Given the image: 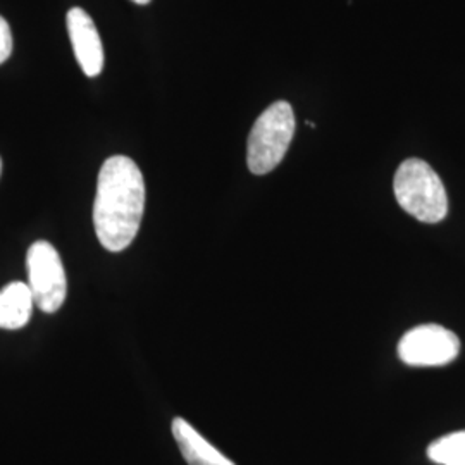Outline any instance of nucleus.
<instances>
[{
	"label": "nucleus",
	"mask_w": 465,
	"mask_h": 465,
	"mask_svg": "<svg viewBox=\"0 0 465 465\" xmlns=\"http://www.w3.org/2000/svg\"><path fill=\"white\" fill-rule=\"evenodd\" d=\"M460 353L455 332L438 324H424L405 332L399 343L401 362L412 367L447 366Z\"/></svg>",
	"instance_id": "5"
},
{
	"label": "nucleus",
	"mask_w": 465,
	"mask_h": 465,
	"mask_svg": "<svg viewBox=\"0 0 465 465\" xmlns=\"http://www.w3.org/2000/svg\"><path fill=\"white\" fill-rule=\"evenodd\" d=\"M35 300L26 282H11L0 292V328L21 330L28 324Z\"/></svg>",
	"instance_id": "8"
},
{
	"label": "nucleus",
	"mask_w": 465,
	"mask_h": 465,
	"mask_svg": "<svg viewBox=\"0 0 465 465\" xmlns=\"http://www.w3.org/2000/svg\"><path fill=\"white\" fill-rule=\"evenodd\" d=\"M66 23L78 64L86 76H99L104 67V47L94 19L82 7H73L67 13Z\"/></svg>",
	"instance_id": "6"
},
{
	"label": "nucleus",
	"mask_w": 465,
	"mask_h": 465,
	"mask_svg": "<svg viewBox=\"0 0 465 465\" xmlns=\"http://www.w3.org/2000/svg\"><path fill=\"white\" fill-rule=\"evenodd\" d=\"M173 436L188 465H234L182 417L173 420Z\"/></svg>",
	"instance_id": "7"
},
{
	"label": "nucleus",
	"mask_w": 465,
	"mask_h": 465,
	"mask_svg": "<svg viewBox=\"0 0 465 465\" xmlns=\"http://www.w3.org/2000/svg\"><path fill=\"white\" fill-rule=\"evenodd\" d=\"M428 457L434 464L465 465V431L451 432L432 441Z\"/></svg>",
	"instance_id": "9"
},
{
	"label": "nucleus",
	"mask_w": 465,
	"mask_h": 465,
	"mask_svg": "<svg viewBox=\"0 0 465 465\" xmlns=\"http://www.w3.org/2000/svg\"><path fill=\"white\" fill-rule=\"evenodd\" d=\"M295 134V114L288 102L269 105L257 117L249 134L247 164L250 173L262 176L282 164Z\"/></svg>",
	"instance_id": "3"
},
{
	"label": "nucleus",
	"mask_w": 465,
	"mask_h": 465,
	"mask_svg": "<svg viewBox=\"0 0 465 465\" xmlns=\"http://www.w3.org/2000/svg\"><path fill=\"white\" fill-rule=\"evenodd\" d=\"M0 174H2V159H0Z\"/></svg>",
	"instance_id": "12"
},
{
	"label": "nucleus",
	"mask_w": 465,
	"mask_h": 465,
	"mask_svg": "<svg viewBox=\"0 0 465 465\" xmlns=\"http://www.w3.org/2000/svg\"><path fill=\"white\" fill-rule=\"evenodd\" d=\"M145 209V182L130 157L114 155L100 169L94 202V226L109 252L128 249L140 230Z\"/></svg>",
	"instance_id": "1"
},
{
	"label": "nucleus",
	"mask_w": 465,
	"mask_h": 465,
	"mask_svg": "<svg viewBox=\"0 0 465 465\" xmlns=\"http://www.w3.org/2000/svg\"><path fill=\"white\" fill-rule=\"evenodd\" d=\"M13 52V34L7 21L0 16V64H4Z\"/></svg>",
	"instance_id": "10"
},
{
	"label": "nucleus",
	"mask_w": 465,
	"mask_h": 465,
	"mask_svg": "<svg viewBox=\"0 0 465 465\" xmlns=\"http://www.w3.org/2000/svg\"><path fill=\"white\" fill-rule=\"evenodd\" d=\"M400 207L420 223L436 224L449 214V197L441 178L428 163L407 159L393 180Z\"/></svg>",
	"instance_id": "2"
},
{
	"label": "nucleus",
	"mask_w": 465,
	"mask_h": 465,
	"mask_svg": "<svg viewBox=\"0 0 465 465\" xmlns=\"http://www.w3.org/2000/svg\"><path fill=\"white\" fill-rule=\"evenodd\" d=\"M134 4H140V5H145L149 4L150 0H134Z\"/></svg>",
	"instance_id": "11"
},
{
	"label": "nucleus",
	"mask_w": 465,
	"mask_h": 465,
	"mask_svg": "<svg viewBox=\"0 0 465 465\" xmlns=\"http://www.w3.org/2000/svg\"><path fill=\"white\" fill-rule=\"evenodd\" d=\"M26 266L35 305L47 314L57 312L67 295L66 271L57 250L49 242H36L28 250Z\"/></svg>",
	"instance_id": "4"
}]
</instances>
